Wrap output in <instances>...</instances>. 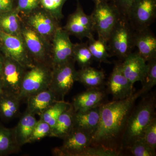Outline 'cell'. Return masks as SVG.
<instances>
[{
  "instance_id": "1",
  "label": "cell",
  "mask_w": 156,
  "mask_h": 156,
  "mask_svg": "<svg viewBox=\"0 0 156 156\" xmlns=\"http://www.w3.org/2000/svg\"><path fill=\"white\" fill-rule=\"evenodd\" d=\"M139 97L137 92L122 100H113L100 106V120L92 135V146L118 152L122 151V139L127 120Z\"/></svg>"
},
{
  "instance_id": "2",
  "label": "cell",
  "mask_w": 156,
  "mask_h": 156,
  "mask_svg": "<svg viewBox=\"0 0 156 156\" xmlns=\"http://www.w3.org/2000/svg\"><path fill=\"white\" fill-rule=\"evenodd\" d=\"M155 101L154 95H149L133 107L123 134L122 150L128 149L137 140L143 137L146 128L156 118Z\"/></svg>"
},
{
  "instance_id": "3",
  "label": "cell",
  "mask_w": 156,
  "mask_h": 156,
  "mask_svg": "<svg viewBox=\"0 0 156 156\" xmlns=\"http://www.w3.org/2000/svg\"><path fill=\"white\" fill-rule=\"evenodd\" d=\"M135 31L126 17H121L112 31L107 46L110 56L124 59L134 47Z\"/></svg>"
},
{
  "instance_id": "4",
  "label": "cell",
  "mask_w": 156,
  "mask_h": 156,
  "mask_svg": "<svg viewBox=\"0 0 156 156\" xmlns=\"http://www.w3.org/2000/svg\"><path fill=\"white\" fill-rule=\"evenodd\" d=\"M52 70L44 63H37L26 71L18 97L20 100L49 89Z\"/></svg>"
},
{
  "instance_id": "5",
  "label": "cell",
  "mask_w": 156,
  "mask_h": 156,
  "mask_svg": "<svg viewBox=\"0 0 156 156\" xmlns=\"http://www.w3.org/2000/svg\"><path fill=\"white\" fill-rule=\"evenodd\" d=\"M90 15L98 38L107 43L112 31L122 17L121 14L110 2L95 4V8Z\"/></svg>"
},
{
  "instance_id": "6",
  "label": "cell",
  "mask_w": 156,
  "mask_h": 156,
  "mask_svg": "<svg viewBox=\"0 0 156 156\" xmlns=\"http://www.w3.org/2000/svg\"><path fill=\"white\" fill-rule=\"evenodd\" d=\"M73 58L52 68V78L49 89L62 100L72 89L76 81L77 71Z\"/></svg>"
},
{
  "instance_id": "7",
  "label": "cell",
  "mask_w": 156,
  "mask_h": 156,
  "mask_svg": "<svg viewBox=\"0 0 156 156\" xmlns=\"http://www.w3.org/2000/svg\"><path fill=\"white\" fill-rule=\"evenodd\" d=\"M156 18V0H134L127 19L134 31L150 28Z\"/></svg>"
},
{
  "instance_id": "8",
  "label": "cell",
  "mask_w": 156,
  "mask_h": 156,
  "mask_svg": "<svg viewBox=\"0 0 156 156\" xmlns=\"http://www.w3.org/2000/svg\"><path fill=\"white\" fill-rule=\"evenodd\" d=\"M61 146L54 148L52 154L57 156H80L92 144V136L86 131L73 128L62 139Z\"/></svg>"
},
{
  "instance_id": "9",
  "label": "cell",
  "mask_w": 156,
  "mask_h": 156,
  "mask_svg": "<svg viewBox=\"0 0 156 156\" xmlns=\"http://www.w3.org/2000/svg\"><path fill=\"white\" fill-rule=\"evenodd\" d=\"M26 67L17 61L4 56L1 80L4 91L18 96L21 89Z\"/></svg>"
},
{
  "instance_id": "10",
  "label": "cell",
  "mask_w": 156,
  "mask_h": 156,
  "mask_svg": "<svg viewBox=\"0 0 156 156\" xmlns=\"http://www.w3.org/2000/svg\"><path fill=\"white\" fill-rule=\"evenodd\" d=\"M77 1L76 9L69 15L64 29L79 39L91 38L95 31L92 17L84 12L79 0Z\"/></svg>"
},
{
  "instance_id": "11",
  "label": "cell",
  "mask_w": 156,
  "mask_h": 156,
  "mask_svg": "<svg viewBox=\"0 0 156 156\" xmlns=\"http://www.w3.org/2000/svg\"><path fill=\"white\" fill-rule=\"evenodd\" d=\"M0 44L5 56L10 57L26 68L34 66L25 50L21 39L14 35L6 33L0 30Z\"/></svg>"
},
{
  "instance_id": "12",
  "label": "cell",
  "mask_w": 156,
  "mask_h": 156,
  "mask_svg": "<svg viewBox=\"0 0 156 156\" xmlns=\"http://www.w3.org/2000/svg\"><path fill=\"white\" fill-rule=\"evenodd\" d=\"M73 45L70 39L69 34L64 29L58 27L53 36L52 68L72 58Z\"/></svg>"
},
{
  "instance_id": "13",
  "label": "cell",
  "mask_w": 156,
  "mask_h": 156,
  "mask_svg": "<svg viewBox=\"0 0 156 156\" xmlns=\"http://www.w3.org/2000/svg\"><path fill=\"white\" fill-rule=\"evenodd\" d=\"M109 92L112 95L113 100H122L131 96L133 92L132 86L122 71L121 63L115 64L108 81Z\"/></svg>"
},
{
  "instance_id": "14",
  "label": "cell",
  "mask_w": 156,
  "mask_h": 156,
  "mask_svg": "<svg viewBox=\"0 0 156 156\" xmlns=\"http://www.w3.org/2000/svg\"><path fill=\"white\" fill-rule=\"evenodd\" d=\"M123 60L121 63L122 71L131 85L142 82L147 70V62L137 52H131Z\"/></svg>"
},
{
  "instance_id": "15",
  "label": "cell",
  "mask_w": 156,
  "mask_h": 156,
  "mask_svg": "<svg viewBox=\"0 0 156 156\" xmlns=\"http://www.w3.org/2000/svg\"><path fill=\"white\" fill-rule=\"evenodd\" d=\"M134 45L146 61L156 58V37L150 28L135 31Z\"/></svg>"
},
{
  "instance_id": "16",
  "label": "cell",
  "mask_w": 156,
  "mask_h": 156,
  "mask_svg": "<svg viewBox=\"0 0 156 156\" xmlns=\"http://www.w3.org/2000/svg\"><path fill=\"white\" fill-rule=\"evenodd\" d=\"M101 88L89 89L76 95L72 104L75 112L87 110L103 104L105 93Z\"/></svg>"
},
{
  "instance_id": "17",
  "label": "cell",
  "mask_w": 156,
  "mask_h": 156,
  "mask_svg": "<svg viewBox=\"0 0 156 156\" xmlns=\"http://www.w3.org/2000/svg\"><path fill=\"white\" fill-rule=\"evenodd\" d=\"M28 23L34 30L43 37L53 36L59 27L56 18L45 10L33 13L29 17Z\"/></svg>"
},
{
  "instance_id": "18",
  "label": "cell",
  "mask_w": 156,
  "mask_h": 156,
  "mask_svg": "<svg viewBox=\"0 0 156 156\" xmlns=\"http://www.w3.org/2000/svg\"><path fill=\"white\" fill-rule=\"evenodd\" d=\"M58 97L50 89L42 91L27 98L26 112L41 116L53 104L58 100Z\"/></svg>"
},
{
  "instance_id": "19",
  "label": "cell",
  "mask_w": 156,
  "mask_h": 156,
  "mask_svg": "<svg viewBox=\"0 0 156 156\" xmlns=\"http://www.w3.org/2000/svg\"><path fill=\"white\" fill-rule=\"evenodd\" d=\"M100 106L83 111L75 112L74 128L83 130L92 136L97 129L100 120Z\"/></svg>"
},
{
  "instance_id": "20",
  "label": "cell",
  "mask_w": 156,
  "mask_h": 156,
  "mask_svg": "<svg viewBox=\"0 0 156 156\" xmlns=\"http://www.w3.org/2000/svg\"><path fill=\"white\" fill-rule=\"evenodd\" d=\"M22 35L27 47L34 57L37 63L45 64L44 46L40 35L34 29L28 27L23 29Z\"/></svg>"
},
{
  "instance_id": "21",
  "label": "cell",
  "mask_w": 156,
  "mask_h": 156,
  "mask_svg": "<svg viewBox=\"0 0 156 156\" xmlns=\"http://www.w3.org/2000/svg\"><path fill=\"white\" fill-rule=\"evenodd\" d=\"M20 101L17 95L4 90L0 95V118L9 121L19 115Z\"/></svg>"
},
{
  "instance_id": "22",
  "label": "cell",
  "mask_w": 156,
  "mask_h": 156,
  "mask_svg": "<svg viewBox=\"0 0 156 156\" xmlns=\"http://www.w3.org/2000/svg\"><path fill=\"white\" fill-rule=\"evenodd\" d=\"M34 116L25 112L17 126L13 128L16 141L20 147L28 143L37 121Z\"/></svg>"
},
{
  "instance_id": "23",
  "label": "cell",
  "mask_w": 156,
  "mask_h": 156,
  "mask_svg": "<svg viewBox=\"0 0 156 156\" xmlns=\"http://www.w3.org/2000/svg\"><path fill=\"white\" fill-rule=\"evenodd\" d=\"M105 80L104 73L101 70L88 66L77 71L76 81L88 89L100 88Z\"/></svg>"
},
{
  "instance_id": "24",
  "label": "cell",
  "mask_w": 156,
  "mask_h": 156,
  "mask_svg": "<svg viewBox=\"0 0 156 156\" xmlns=\"http://www.w3.org/2000/svg\"><path fill=\"white\" fill-rule=\"evenodd\" d=\"M75 111L72 105L63 112L56 121L51 130L50 137H58L63 139L74 128V115Z\"/></svg>"
},
{
  "instance_id": "25",
  "label": "cell",
  "mask_w": 156,
  "mask_h": 156,
  "mask_svg": "<svg viewBox=\"0 0 156 156\" xmlns=\"http://www.w3.org/2000/svg\"><path fill=\"white\" fill-rule=\"evenodd\" d=\"M13 128H8L0 124V156L16 153L20 150Z\"/></svg>"
},
{
  "instance_id": "26",
  "label": "cell",
  "mask_w": 156,
  "mask_h": 156,
  "mask_svg": "<svg viewBox=\"0 0 156 156\" xmlns=\"http://www.w3.org/2000/svg\"><path fill=\"white\" fill-rule=\"evenodd\" d=\"M87 44L94 60L98 62L111 63L108 60L111 56L107 42L99 38L95 40L93 37L88 39Z\"/></svg>"
},
{
  "instance_id": "27",
  "label": "cell",
  "mask_w": 156,
  "mask_h": 156,
  "mask_svg": "<svg viewBox=\"0 0 156 156\" xmlns=\"http://www.w3.org/2000/svg\"><path fill=\"white\" fill-rule=\"evenodd\" d=\"M71 105V104L64 100H58L40 116V119L48 123L52 130L60 115Z\"/></svg>"
},
{
  "instance_id": "28",
  "label": "cell",
  "mask_w": 156,
  "mask_h": 156,
  "mask_svg": "<svg viewBox=\"0 0 156 156\" xmlns=\"http://www.w3.org/2000/svg\"><path fill=\"white\" fill-rule=\"evenodd\" d=\"M72 58L81 68L90 66L94 60L87 43L73 45Z\"/></svg>"
},
{
  "instance_id": "29",
  "label": "cell",
  "mask_w": 156,
  "mask_h": 156,
  "mask_svg": "<svg viewBox=\"0 0 156 156\" xmlns=\"http://www.w3.org/2000/svg\"><path fill=\"white\" fill-rule=\"evenodd\" d=\"M147 68L142 82V87L137 92L139 97L150 91L156 85V58L147 62Z\"/></svg>"
},
{
  "instance_id": "30",
  "label": "cell",
  "mask_w": 156,
  "mask_h": 156,
  "mask_svg": "<svg viewBox=\"0 0 156 156\" xmlns=\"http://www.w3.org/2000/svg\"><path fill=\"white\" fill-rule=\"evenodd\" d=\"M19 29V20L15 13L11 11L0 15V30L16 35Z\"/></svg>"
},
{
  "instance_id": "31",
  "label": "cell",
  "mask_w": 156,
  "mask_h": 156,
  "mask_svg": "<svg viewBox=\"0 0 156 156\" xmlns=\"http://www.w3.org/2000/svg\"><path fill=\"white\" fill-rule=\"evenodd\" d=\"M128 149L134 156H155L156 149L148 145L143 138L136 140Z\"/></svg>"
},
{
  "instance_id": "32",
  "label": "cell",
  "mask_w": 156,
  "mask_h": 156,
  "mask_svg": "<svg viewBox=\"0 0 156 156\" xmlns=\"http://www.w3.org/2000/svg\"><path fill=\"white\" fill-rule=\"evenodd\" d=\"M67 0H40V4L48 13L56 20L63 17L62 9Z\"/></svg>"
},
{
  "instance_id": "33",
  "label": "cell",
  "mask_w": 156,
  "mask_h": 156,
  "mask_svg": "<svg viewBox=\"0 0 156 156\" xmlns=\"http://www.w3.org/2000/svg\"><path fill=\"white\" fill-rule=\"evenodd\" d=\"M51 133V128L50 125L40 119L37 121L30 138L29 139L28 143L35 142L46 136L50 137Z\"/></svg>"
},
{
  "instance_id": "34",
  "label": "cell",
  "mask_w": 156,
  "mask_h": 156,
  "mask_svg": "<svg viewBox=\"0 0 156 156\" xmlns=\"http://www.w3.org/2000/svg\"><path fill=\"white\" fill-rule=\"evenodd\" d=\"M119 154L115 151L99 146L91 145L81 154L80 156H116Z\"/></svg>"
},
{
  "instance_id": "35",
  "label": "cell",
  "mask_w": 156,
  "mask_h": 156,
  "mask_svg": "<svg viewBox=\"0 0 156 156\" xmlns=\"http://www.w3.org/2000/svg\"><path fill=\"white\" fill-rule=\"evenodd\" d=\"M143 139L154 149L156 148V118H155L146 128Z\"/></svg>"
},
{
  "instance_id": "36",
  "label": "cell",
  "mask_w": 156,
  "mask_h": 156,
  "mask_svg": "<svg viewBox=\"0 0 156 156\" xmlns=\"http://www.w3.org/2000/svg\"><path fill=\"white\" fill-rule=\"evenodd\" d=\"M134 0H111L110 2L118 9L121 16L127 17L129 9Z\"/></svg>"
},
{
  "instance_id": "37",
  "label": "cell",
  "mask_w": 156,
  "mask_h": 156,
  "mask_svg": "<svg viewBox=\"0 0 156 156\" xmlns=\"http://www.w3.org/2000/svg\"><path fill=\"white\" fill-rule=\"evenodd\" d=\"M40 4V0H18V9L23 12H30L35 10Z\"/></svg>"
},
{
  "instance_id": "38",
  "label": "cell",
  "mask_w": 156,
  "mask_h": 156,
  "mask_svg": "<svg viewBox=\"0 0 156 156\" xmlns=\"http://www.w3.org/2000/svg\"><path fill=\"white\" fill-rule=\"evenodd\" d=\"M13 0H0V15L12 11Z\"/></svg>"
},
{
  "instance_id": "39",
  "label": "cell",
  "mask_w": 156,
  "mask_h": 156,
  "mask_svg": "<svg viewBox=\"0 0 156 156\" xmlns=\"http://www.w3.org/2000/svg\"><path fill=\"white\" fill-rule=\"evenodd\" d=\"M4 56H0V77L2 75V72L3 62H4Z\"/></svg>"
},
{
  "instance_id": "40",
  "label": "cell",
  "mask_w": 156,
  "mask_h": 156,
  "mask_svg": "<svg viewBox=\"0 0 156 156\" xmlns=\"http://www.w3.org/2000/svg\"><path fill=\"white\" fill-rule=\"evenodd\" d=\"M95 4L98 3L102 2H110L111 0H92Z\"/></svg>"
},
{
  "instance_id": "41",
  "label": "cell",
  "mask_w": 156,
  "mask_h": 156,
  "mask_svg": "<svg viewBox=\"0 0 156 156\" xmlns=\"http://www.w3.org/2000/svg\"><path fill=\"white\" fill-rule=\"evenodd\" d=\"M4 89H3L2 84V81H1V78H0V95L2 94Z\"/></svg>"
},
{
  "instance_id": "42",
  "label": "cell",
  "mask_w": 156,
  "mask_h": 156,
  "mask_svg": "<svg viewBox=\"0 0 156 156\" xmlns=\"http://www.w3.org/2000/svg\"><path fill=\"white\" fill-rule=\"evenodd\" d=\"M0 48H1V44H0Z\"/></svg>"
}]
</instances>
